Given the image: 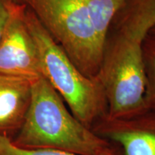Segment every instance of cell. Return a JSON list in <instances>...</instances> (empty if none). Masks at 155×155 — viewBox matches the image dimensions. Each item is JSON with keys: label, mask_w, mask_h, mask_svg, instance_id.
<instances>
[{"label": "cell", "mask_w": 155, "mask_h": 155, "mask_svg": "<svg viewBox=\"0 0 155 155\" xmlns=\"http://www.w3.org/2000/svg\"><path fill=\"white\" fill-rule=\"evenodd\" d=\"M12 141L24 149H52L79 155H120L109 141L73 115L43 76L32 83L28 111Z\"/></svg>", "instance_id": "1"}, {"label": "cell", "mask_w": 155, "mask_h": 155, "mask_svg": "<svg viewBox=\"0 0 155 155\" xmlns=\"http://www.w3.org/2000/svg\"><path fill=\"white\" fill-rule=\"evenodd\" d=\"M25 21L38 50L42 75L82 124L91 129L107 115L108 105L98 76L88 77L50 36L27 6Z\"/></svg>", "instance_id": "2"}, {"label": "cell", "mask_w": 155, "mask_h": 155, "mask_svg": "<svg viewBox=\"0 0 155 155\" xmlns=\"http://www.w3.org/2000/svg\"><path fill=\"white\" fill-rule=\"evenodd\" d=\"M43 28L83 74L97 76L106 44L93 26L89 0H25Z\"/></svg>", "instance_id": "3"}, {"label": "cell", "mask_w": 155, "mask_h": 155, "mask_svg": "<svg viewBox=\"0 0 155 155\" xmlns=\"http://www.w3.org/2000/svg\"><path fill=\"white\" fill-rule=\"evenodd\" d=\"M142 40L117 32L106 43L98 76L106 98L108 117L127 119L147 111Z\"/></svg>", "instance_id": "4"}, {"label": "cell", "mask_w": 155, "mask_h": 155, "mask_svg": "<svg viewBox=\"0 0 155 155\" xmlns=\"http://www.w3.org/2000/svg\"><path fill=\"white\" fill-rule=\"evenodd\" d=\"M9 9L0 41V73L33 82L42 75L36 45L25 21L27 5L9 2Z\"/></svg>", "instance_id": "5"}, {"label": "cell", "mask_w": 155, "mask_h": 155, "mask_svg": "<svg viewBox=\"0 0 155 155\" xmlns=\"http://www.w3.org/2000/svg\"><path fill=\"white\" fill-rule=\"evenodd\" d=\"M91 130L101 138L117 144L121 155H155V111L147 110L127 119L105 116Z\"/></svg>", "instance_id": "6"}, {"label": "cell", "mask_w": 155, "mask_h": 155, "mask_svg": "<svg viewBox=\"0 0 155 155\" xmlns=\"http://www.w3.org/2000/svg\"><path fill=\"white\" fill-rule=\"evenodd\" d=\"M32 81L0 73V134L19 130L28 111Z\"/></svg>", "instance_id": "7"}, {"label": "cell", "mask_w": 155, "mask_h": 155, "mask_svg": "<svg viewBox=\"0 0 155 155\" xmlns=\"http://www.w3.org/2000/svg\"><path fill=\"white\" fill-rule=\"evenodd\" d=\"M116 17L117 32L143 40L155 26V0H127Z\"/></svg>", "instance_id": "8"}, {"label": "cell", "mask_w": 155, "mask_h": 155, "mask_svg": "<svg viewBox=\"0 0 155 155\" xmlns=\"http://www.w3.org/2000/svg\"><path fill=\"white\" fill-rule=\"evenodd\" d=\"M141 46L146 75V105L148 110L155 111V35H147Z\"/></svg>", "instance_id": "9"}, {"label": "cell", "mask_w": 155, "mask_h": 155, "mask_svg": "<svg viewBox=\"0 0 155 155\" xmlns=\"http://www.w3.org/2000/svg\"><path fill=\"white\" fill-rule=\"evenodd\" d=\"M0 155H79L52 149H24L17 147L7 136L0 134ZM121 155V154H120Z\"/></svg>", "instance_id": "10"}, {"label": "cell", "mask_w": 155, "mask_h": 155, "mask_svg": "<svg viewBox=\"0 0 155 155\" xmlns=\"http://www.w3.org/2000/svg\"><path fill=\"white\" fill-rule=\"evenodd\" d=\"M9 13V2L0 0V41L2 38L4 32L8 22Z\"/></svg>", "instance_id": "11"}, {"label": "cell", "mask_w": 155, "mask_h": 155, "mask_svg": "<svg viewBox=\"0 0 155 155\" xmlns=\"http://www.w3.org/2000/svg\"><path fill=\"white\" fill-rule=\"evenodd\" d=\"M6 1L11 2H14L17 4H25V0H6Z\"/></svg>", "instance_id": "12"}, {"label": "cell", "mask_w": 155, "mask_h": 155, "mask_svg": "<svg viewBox=\"0 0 155 155\" xmlns=\"http://www.w3.org/2000/svg\"><path fill=\"white\" fill-rule=\"evenodd\" d=\"M148 34H151V35H155V26L153 27L152 29L150 31V32H149Z\"/></svg>", "instance_id": "13"}]
</instances>
